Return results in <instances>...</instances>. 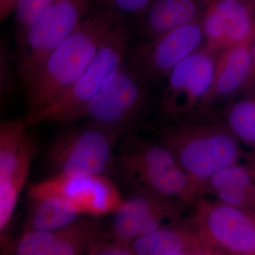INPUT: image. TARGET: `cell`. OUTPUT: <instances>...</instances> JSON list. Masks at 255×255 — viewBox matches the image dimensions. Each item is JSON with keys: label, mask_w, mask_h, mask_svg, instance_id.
Returning <instances> with one entry per match:
<instances>
[{"label": "cell", "mask_w": 255, "mask_h": 255, "mask_svg": "<svg viewBox=\"0 0 255 255\" xmlns=\"http://www.w3.org/2000/svg\"><path fill=\"white\" fill-rule=\"evenodd\" d=\"M158 140L187 174L196 201L204 195L210 178L238 163L243 155L241 140L223 118L214 117L210 111L166 123Z\"/></svg>", "instance_id": "obj_1"}, {"label": "cell", "mask_w": 255, "mask_h": 255, "mask_svg": "<svg viewBox=\"0 0 255 255\" xmlns=\"http://www.w3.org/2000/svg\"><path fill=\"white\" fill-rule=\"evenodd\" d=\"M122 18L112 10L91 8L73 33L50 55L26 95L28 117L44 110L76 81Z\"/></svg>", "instance_id": "obj_2"}, {"label": "cell", "mask_w": 255, "mask_h": 255, "mask_svg": "<svg viewBox=\"0 0 255 255\" xmlns=\"http://www.w3.org/2000/svg\"><path fill=\"white\" fill-rule=\"evenodd\" d=\"M121 140L114 156V171L132 193H152L195 204L187 174L162 142L146 140L137 133Z\"/></svg>", "instance_id": "obj_3"}, {"label": "cell", "mask_w": 255, "mask_h": 255, "mask_svg": "<svg viewBox=\"0 0 255 255\" xmlns=\"http://www.w3.org/2000/svg\"><path fill=\"white\" fill-rule=\"evenodd\" d=\"M132 36V18H122L76 81L39 114L31 117L26 115L29 127L43 123L71 124L83 119L87 107L122 66Z\"/></svg>", "instance_id": "obj_4"}, {"label": "cell", "mask_w": 255, "mask_h": 255, "mask_svg": "<svg viewBox=\"0 0 255 255\" xmlns=\"http://www.w3.org/2000/svg\"><path fill=\"white\" fill-rule=\"evenodd\" d=\"M91 9L88 0H55L28 30L16 47L17 76L25 95L53 51L78 26Z\"/></svg>", "instance_id": "obj_5"}, {"label": "cell", "mask_w": 255, "mask_h": 255, "mask_svg": "<svg viewBox=\"0 0 255 255\" xmlns=\"http://www.w3.org/2000/svg\"><path fill=\"white\" fill-rule=\"evenodd\" d=\"M119 137L108 129L88 122L70 128L50 142L46 162L53 176L105 175L114 170Z\"/></svg>", "instance_id": "obj_6"}, {"label": "cell", "mask_w": 255, "mask_h": 255, "mask_svg": "<svg viewBox=\"0 0 255 255\" xmlns=\"http://www.w3.org/2000/svg\"><path fill=\"white\" fill-rule=\"evenodd\" d=\"M150 85L124 60L87 107L83 119L115 132L120 139L136 133L150 107Z\"/></svg>", "instance_id": "obj_7"}, {"label": "cell", "mask_w": 255, "mask_h": 255, "mask_svg": "<svg viewBox=\"0 0 255 255\" xmlns=\"http://www.w3.org/2000/svg\"><path fill=\"white\" fill-rule=\"evenodd\" d=\"M191 223L201 241L231 255H255V209H243L201 197Z\"/></svg>", "instance_id": "obj_8"}, {"label": "cell", "mask_w": 255, "mask_h": 255, "mask_svg": "<svg viewBox=\"0 0 255 255\" xmlns=\"http://www.w3.org/2000/svg\"><path fill=\"white\" fill-rule=\"evenodd\" d=\"M204 43L201 19L129 47L125 61L150 83L167 79L172 70Z\"/></svg>", "instance_id": "obj_9"}, {"label": "cell", "mask_w": 255, "mask_h": 255, "mask_svg": "<svg viewBox=\"0 0 255 255\" xmlns=\"http://www.w3.org/2000/svg\"><path fill=\"white\" fill-rule=\"evenodd\" d=\"M217 53L201 47L181 62L167 78L159 113L166 123L197 112L212 80Z\"/></svg>", "instance_id": "obj_10"}, {"label": "cell", "mask_w": 255, "mask_h": 255, "mask_svg": "<svg viewBox=\"0 0 255 255\" xmlns=\"http://www.w3.org/2000/svg\"><path fill=\"white\" fill-rule=\"evenodd\" d=\"M188 204L148 192H133L114 213L111 235L130 244L137 238L182 220Z\"/></svg>", "instance_id": "obj_11"}, {"label": "cell", "mask_w": 255, "mask_h": 255, "mask_svg": "<svg viewBox=\"0 0 255 255\" xmlns=\"http://www.w3.org/2000/svg\"><path fill=\"white\" fill-rule=\"evenodd\" d=\"M29 197L58 196L80 210L83 215L97 216L114 214L125 199L108 176H52L30 187Z\"/></svg>", "instance_id": "obj_12"}, {"label": "cell", "mask_w": 255, "mask_h": 255, "mask_svg": "<svg viewBox=\"0 0 255 255\" xmlns=\"http://www.w3.org/2000/svg\"><path fill=\"white\" fill-rule=\"evenodd\" d=\"M205 49L215 53L253 42L255 10L243 0H210L201 18Z\"/></svg>", "instance_id": "obj_13"}, {"label": "cell", "mask_w": 255, "mask_h": 255, "mask_svg": "<svg viewBox=\"0 0 255 255\" xmlns=\"http://www.w3.org/2000/svg\"><path fill=\"white\" fill-rule=\"evenodd\" d=\"M252 43L218 53L211 85L196 114L209 112L216 104L238 95L251 70Z\"/></svg>", "instance_id": "obj_14"}, {"label": "cell", "mask_w": 255, "mask_h": 255, "mask_svg": "<svg viewBox=\"0 0 255 255\" xmlns=\"http://www.w3.org/2000/svg\"><path fill=\"white\" fill-rule=\"evenodd\" d=\"M210 0H154L132 18L133 34L147 39L201 19Z\"/></svg>", "instance_id": "obj_15"}, {"label": "cell", "mask_w": 255, "mask_h": 255, "mask_svg": "<svg viewBox=\"0 0 255 255\" xmlns=\"http://www.w3.org/2000/svg\"><path fill=\"white\" fill-rule=\"evenodd\" d=\"M204 194L235 207L255 209V175L252 167L239 163L225 167L206 182Z\"/></svg>", "instance_id": "obj_16"}, {"label": "cell", "mask_w": 255, "mask_h": 255, "mask_svg": "<svg viewBox=\"0 0 255 255\" xmlns=\"http://www.w3.org/2000/svg\"><path fill=\"white\" fill-rule=\"evenodd\" d=\"M27 216L22 233L53 232L68 227L83 216L73 204L58 196L29 197Z\"/></svg>", "instance_id": "obj_17"}, {"label": "cell", "mask_w": 255, "mask_h": 255, "mask_svg": "<svg viewBox=\"0 0 255 255\" xmlns=\"http://www.w3.org/2000/svg\"><path fill=\"white\" fill-rule=\"evenodd\" d=\"M191 223L182 220L137 238L130 243L132 255H161L171 252L189 251L201 244Z\"/></svg>", "instance_id": "obj_18"}, {"label": "cell", "mask_w": 255, "mask_h": 255, "mask_svg": "<svg viewBox=\"0 0 255 255\" xmlns=\"http://www.w3.org/2000/svg\"><path fill=\"white\" fill-rule=\"evenodd\" d=\"M106 235L103 223L97 216H82L68 227L38 255H87Z\"/></svg>", "instance_id": "obj_19"}, {"label": "cell", "mask_w": 255, "mask_h": 255, "mask_svg": "<svg viewBox=\"0 0 255 255\" xmlns=\"http://www.w3.org/2000/svg\"><path fill=\"white\" fill-rule=\"evenodd\" d=\"M38 150L36 135L27 132L23 140L17 163L6 182L0 183V233L1 237L9 226L20 193L24 187L32 162Z\"/></svg>", "instance_id": "obj_20"}, {"label": "cell", "mask_w": 255, "mask_h": 255, "mask_svg": "<svg viewBox=\"0 0 255 255\" xmlns=\"http://www.w3.org/2000/svg\"><path fill=\"white\" fill-rule=\"evenodd\" d=\"M28 125L26 117L0 124V183L9 179L17 163Z\"/></svg>", "instance_id": "obj_21"}, {"label": "cell", "mask_w": 255, "mask_h": 255, "mask_svg": "<svg viewBox=\"0 0 255 255\" xmlns=\"http://www.w3.org/2000/svg\"><path fill=\"white\" fill-rule=\"evenodd\" d=\"M223 119L241 142L255 147V92L228 104Z\"/></svg>", "instance_id": "obj_22"}, {"label": "cell", "mask_w": 255, "mask_h": 255, "mask_svg": "<svg viewBox=\"0 0 255 255\" xmlns=\"http://www.w3.org/2000/svg\"><path fill=\"white\" fill-rule=\"evenodd\" d=\"M60 231H28L21 233L16 239L3 240L1 255H38L51 244Z\"/></svg>", "instance_id": "obj_23"}, {"label": "cell", "mask_w": 255, "mask_h": 255, "mask_svg": "<svg viewBox=\"0 0 255 255\" xmlns=\"http://www.w3.org/2000/svg\"><path fill=\"white\" fill-rule=\"evenodd\" d=\"M55 0H18L15 6L14 36L16 46L22 43L28 30Z\"/></svg>", "instance_id": "obj_24"}, {"label": "cell", "mask_w": 255, "mask_h": 255, "mask_svg": "<svg viewBox=\"0 0 255 255\" xmlns=\"http://www.w3.org/2000/svg\"><path fill=\"white\" fill-rule=\"evenodd\" d=\"M14 56L11 55L4 40L0 44V105L1 109L11 102L14 97L16 67H14Z\"/></svg>", "instance_id": "obj_25"}, {"label": "cell", "mask_w": 255, "mask_h": 255, "mask_svg": "<svg viewBox=\"0 0 255 255\" xmlns=\"http://www.w3.org/2000/svg\"><path fill=\"white\" fill-rule=\"evenodd\" d=\"M87 255H132L130 244L116 239L106 233Z\"/></svg>", "instance_id": "obj_26"}, {"label": "cell", "mask_w": 255, "mask_h": 255, "mask_svg": "<svg viewBox=\"0 0 255 255\" xmlns=\"http://www.w3.org/2000/svg\"><path fill=\"white\" fill-rule=\"evenodd\" d=\"M18 0H0V19L4 21L14 11Z\"/></svg>", "instance_id": "obj_27"}, {"label": "cell", "mask_w": 255, "mask_h": 255, "mask_svg": "<svg viewBox=\"0 0 255 255\" xmlns=\"http://www.w3.org/2000/svg\"><path fill=\"white\" fill-rule=\"evenodd\" d=\"M192 255H215V248L201 241V244L194 250Z\"/></svg>", "instance_id": "obj_28"}, {"label": "cell", "mask_w": 255, "mask_h": 255, "mask_svg": "<svg viewBox=\"0 0 255 255\" xmlns=\"http://www.w3.org/2000/svg\"><path fill=\"white\" fill-rule=\"evenodd\" d=\"M251 70H250L249 75H248V79H247L246 83V82L250 81V80H252V79L255 77V38L254 41H253V43H252L251 44Z\"/></svg>", "instance_id": "obj_29"}, {"label": "cell", "mask_w": 255, "mask_h": 255, "mask_svg": "<svg viewBox=\"0 0 255 255\" xmlns=\"http://www.w3.org/2000/svg\"><path fill=\"white\" fill-rule=\"evenodd\" d=\"M255 77L252 79L248 82H246L242 88L238 92V95H241V94H248L255 93Z\"/></svg>", "instance_id": "obj_30"}, {"label": "cell", "mask_w": 255, "mask_h": 255, "mask_svg": "<svg viewBox=\"0 0 255 255\" xmlns=\"http://www.w3.org/2000/svg\"><path fill=\"white\" fill-rule=\"evenodd\" d=\"M196 248H197V247H196ZM196 248L192 250H189V251L171 252V253H165V254L161 255H192L193 253H194V250H195Z\"/></svg>", "instance_id": "obj_31"}, {"label": "cell", "mask_w": 255, "mask_h": 255, "mask_svg": "<svg viewBox=\"0 0 255 255\" xmlns=\"http://www.w3.org/2000/svg\"><path fill=\"white\" fill-rule=\"evenodd\" d=\"M243 1H246L247 4H249L255 10V0H243Z\"/></svg>", "instance_id": "obj_32"}, {"label": "cell", "mask_w": 255, "mask_h": 255, "mask_svg": "<svg viewBox=\"0 0 255 255\" xmlns=\"http://www.w3.org/2000/svg\"><path fill=\"white\" fill-rule=\"evenodd\" d=\"M215 255H231L228 254V253H226V252H223L220 251V250L215 249Z\"/></svg>", "instance_id": "obj_33"}, {"label": "cell", "mask_w": 255, "mask_h": 255, "mask_svg": "<svg viewBox=\"0 0 255 255\" xmlns=\"http://www.w3.org/2000/svg\"><path fill=\"white\" fill-rule=\"evenodd\" d=\"M252 169H253V172H254V174L255 175V167H252Z\"/></svg>", "instance_id": "obj_34"}]
</instances>
